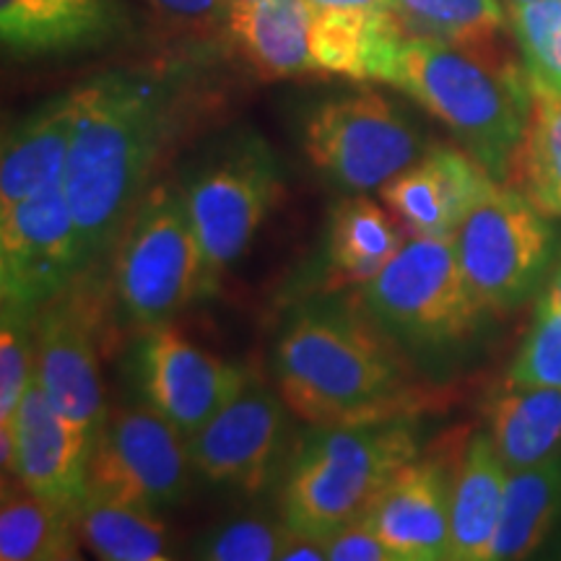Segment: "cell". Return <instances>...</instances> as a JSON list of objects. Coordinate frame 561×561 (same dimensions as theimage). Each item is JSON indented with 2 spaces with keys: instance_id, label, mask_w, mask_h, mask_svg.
I'll list each match as a JSON object with an SVG mask.
<instances>
[{
  "instance_id": "19",
  "label": "cell",
  "mask_w": 561,
  "mask_h": 561,
  "mask_svg": "<svg viewBox=\"0 0 561 561\" xmlns=\"http://www.w3.org/2000/svg\"><path fill=\"white\" fill-rule=\"evenodd\" d=\"M73 123V91H66L5 130L0 153V206L62 185Z\"/></svg>"
},
{
  "instance_id": "7",
  "label": "cell",
  "mask_w": 561,
  "mask_h": 561,
  "mask_svg": "<svg viewBox=\"0 0 561 561\" xmlns=\"http://www.w3.org/2000/svg\"><path fill=\"white\" fill-rule=\"evenodd\" d=\"M208 268L219 280L250 250L280 195V167L268 140L234 133L182 185Z\"/></svg>"
},
{
  "instance_id": "10",
  "label": "cell",
  "mask_w": 561,
  "mask_h": 561,
  "mask_svg": "<svg viewBox=\"0 0 561 561\" xmlns=\"http://www.w3.org/2000/svg\"><path fill=\"white\" fill-rule=\"evenodd\" d=\"M195 471L187 442L151 405L110 411L91 447L87 494L164 510L185 500Z\"/></svg>"
},
{
  "instance_id": "8",
  "label": "cell",
  "mask_w": 561,
  "mask_h": 561,
  "mask_svg": "<svg viewBox=\"0 0 561 561\" xmlns=\"http://www.w3.org/2000/svg\"><path fill=\"white\" fill-rule=\"evenodd\" d=\"M460 268L486 312L507 314L551 265L553 231L520 187L496 185L453 234Z\"/></svg>"
},
{
  "instance_id": "25",
  "label": "cell",
  "mask_w": 561,
  "mask_h": 561,
  "mask_svg": "<svg viewBox=\"0 0 561 561\" xmlns=\"http://www.w3.org/2000/svg\"><path fill=\"white\" fill-rule=\"evenodd\" d=\"M76 512L42 500L16 479L3 481L0 504V559L3 561H68L79 559Z\"/></svg>"
},
{
  "instance_id": "16",
  "label": "cell",
  "mask_w": 561,
  "mask_h": 561,
  "mask_svg": "<svg viewBox=\"0 0 561 561\" xmlns=\"http://www.w3.org/2000/svg\"><path fill=\"white\" fill-rule=\"evenodd\" d=\"M16 479L42 500L76 512L87 496L94 437L62 416L34 380L13 416Z\"/></svg>"
},
{
  "instance_id": "39",
  "label": "cell",
  "mask_w": 561,
  "mask_h": 561,
  "mask_svg": "<svg viewBox=\"0 0 561 561\" xmlns=\"http://www.w3.org/2000/svg\"><path fill=\"white\" fill-rule=\"evenodd\" d=\"M559 559H561V551H559Z\"/></svg>"
},
{
  "instance_id": "36",
  "label": "cell",
  "mask_w": 561,
  "mask_h": 561,
  "mask_svg": "<svg viewBox=\"0 0 561 561\" xmlns=\"http://www.w3.org/2000/svg\"><path fill=\"white\" fill-rule=\"evenodd\" d=\"M541 299H546V301H551V305L561 307V255H559L557 265H553V268H551L549 284H546Z\"/></svg>"
},
{
  "instance_id": "2",
  "label": "cell",
  "mask_w": 561,
  "mask_h": 561,
  "mask_svg": "<svg viewBox=\"0 0 561 561\" xmlns=\"http://www.w3.org/2000/svg\"><path fill=\"white\" fill-rule=\"evenodd\" d=\"M273 369L284 403L307 424L411 416L419 409L401 356L333 301H312L286 320Z\"/></svg>"
},
{
  "instance_id": "12",
  "label": "cell",
  "mask_w": 561,
  "mask_h": 561,
  "mask_svg": "<svg viewBox=\"0 0 561 561\" xmlns=\"http://www.w3.org/2000/svg\"><path fill=\"white\" fill-rule=\"evenodd\" d=\"M130 367L144 403L185 439L250 382L242 367L210 354L167 322L146 328L133 348Z\"/></svg>"
},
{
  "instance_id": "5",
  "label": "cell",
  "mask_w": 561,
  "mask_h": 561,
  "mask_svg": "<svg viewBox=\"0 0 561 561\" xmlns=\"http://www.w3.org/2000/svg\"><path fill=\"white\" fill-rule=\"evenodd\" d=\"M214 284L182 185L149 187L125 224L115 257V294L125 318L140 328L170 322Z\"/></svg>"
},
{
  "instance_id": "29",
  "label": "cell",
  "mask_w": 561,
  "mask_h": 561,
  "mask_svg": "<svg viewBox=\"0 0 561 561\" xmlns=\"http://www.w3.org/2000/svg\"><path fill=\"white\" fill-rule=\"evenodd\" d=\"M411 37L486 47L500 37L507 16L502 0H385Z\"/></svg>"
},
{
  "instance_id": "23",
  "label": "cell",
  "mask_w": 561,
  "mask_h": 561,
  "mask_svg": "<svg viewBox=\"0 0 561 561\" xmlns=\"http://www.w3.org/2000/svg\"><path fill=\"white\" fill-rule=\"evenodd\" d=\"M561 520V453L507 476L489 561L528 559Z\"/></svg>"
},
{
  "instance_id": "15",
  "label": "cell",
  "mask_w": 561,
  "mask_h": 561,
  "mask_svg": "<svg viewBox=\"0 0 561 561\" xmlns=\"http://www.w3.org/2000/svg\"><path fill=\"white\" fill-rule=\"evenodd\" d=\"M500 185L466 149L430 146L380 187V198L411 237H453Z\"/></svg>"
},
{
  "instance_id": "35",
  "label": "cell",
  "mask_w": 561,
  "mask_h": 561,
  "mask_svg": "<svg viewBox=\"0 0 561 561\" xmlns=\"http://www.w3.org/2000/svg\"><path fill=\"white\" fill-rule=\"evenodd\" d=\"M149 3L180 24L216 26L229 21L231 0H149Z\"/></svg>"
},
{
  "instance_id": "28",
  "label": "cell",
  "mask_w": 561,
  "mask_h": 561,
  "mask_svg": "<svg viewBox=\"0 0 561 561\" xmlns=\"http://www.w3.org/2000/svg\"><path fill=\"white\" fill-rule=\"evenodd\" d=\"M510 178L546 216L561 219V91L533 87L528 130Z\"/></svg>"
},
{
  "instance_id": "37",
  "label": "cell",
  "mask_w": 561,
  "mask_h": 561,
  "mask_svg": "<svg viewBox=\"0 0 561 561\" xmlns=\"http://www.w3.org/2000/svg\"><path fill=\"white\" fill-rule=\"evenodd\" d=\"M322 9H367V5H385V0H312Z\"/></svg>"
},
{
  "instance_id": "34",
  "label": "cell",
  "mask_w": 561,
  "mask_h": 561,
  "mask_svg": "<svg viewBox=\"0 0 561 561\" xmlns=\"http://www.w3.org/2000/svg\"><path fill=\"white\" fill-rule=\"evenodd\" d=\"M322 546H325V559L331 561H398L364 517L343 525Z\"/></svg>"
},
{
  "instance_id": "18",
  "label": "cell",
  "mask_w": 561,
  "mask_h": 561,
  "mask_svg": "<svg viewBox=\"0 0 561 561\" xmlns=\"http://www.w3.org/2000/svg\"><path fill=\"white\" fill-rule=\"evenodd\" d=\"M121 26L117 0H0V39L13 58L91 50Z\"/></svg>"
},
{
  "instance_id": "33",
  "label": "cell",
  "mask_w": 561,
  "mask_h": 561,
  "mask_svg": "<svg viewBox=\"0 0 561 561\" xmlns=\"http://www.w3.org/2000/svg\"><path fill=\"white\" fill-rule=\"evenodd\" d=\"M507 382L561 390V307L538 299L536 320L512 362Z\"/></svg>"
},
{
  "instance_id": "30",
  "label": "cell",
  "mask_w": 561,
  "mask_h": 561,
  "mask_svg": "<svg viewBox=\"0 0 561 561\" xmlns=\"http://www.w3.org/2000/svg\"><path fill=\"white\" fill-rule=\"evenodd\" d=\"M37 314L3 301L0 312V432L13 430L21 398L37 369Z\"/></svg>"
},
{
  "instance_id": "22",
  "label": "cell",
  "mask_w": 561,
  "mask_h": 561,
  "mask_svg": "<svg viewBox=\"0 0 561 561\" xmlns=\"http://www.w3.org/2000/svg\"><path fill=\"white\" fill-rule=\"evenodd\" d=\"M403 26L388 5L367 9H322L314 5L312 58L322 73L371 81L382 55L403 37Z\"/></svg>"
},
{
  "instance_id": "26",
  "label": "cell",
  "mask_w": 561,
  "mask_h": 561,
  "mask_svg": "<svg viewBox=\"0 0 561 561\" xmlns=\"http://www.w3.org/2000/svg\"><path fill=\"white\" fill-rule=\"evenodd\" d=\"M76 530L94 557L107 561L172 559L167 525L138 504L87 494L76 510Z\"/></svg>"
},
{
  "instance_id": "11",
  "label": "cell",
  "mask_w": 561,
  "mask_h": 561,
  "mask_svg": "<svg viewBox=\"0 0 561 561\" xmlns=\"http://www.w3.org/2000/svg\"><path fill=\"white\" fill-rule=\"evenodd\" d=\"M89 252L62 185L0 206V297L39 312L70 289Z\"/></svg>"
},
{
  "instance_id": "4",
  "label": "cell",
  "mask_w": 561,
  "mask_h": 561,
  "mask_svg": "<svg viewBox=\"0 0 561 561\" xmlns=\"http://www.w3.org/2000/svg\"><path fill=\"white\" fill-rule=\"evenodd\" d=\"M419 458V426L411 416L354 424H312L299 442L280 494L284 523L325 541L362 517L405 462Z\"/></svg>"
},
{
  "instance_id": "14",
  "label": "cell",
  "mask_w": 561,
  "mask_h": 561,
  "mask_svg": "<svg viewBox=\"0 0 561 561\" xmlns=\"http://www.w3.org/2000/svg\"><path fill=\"white\" fill-rule=\"evenodd\" d=\"M68 291L55 297L37 314L34 380L62 416L96 437L110 409L104 403L94 322L89 320L81 301Z\"/></svg>"
},
{
  "instance_id": "27",
  "label": "cell",
  "mask_w": 561,
  "mask_h": 561,
  "mask_svg": "<svg viewBox=\"0 0 561 561\" xmlns=\"http://www.w3.org/2000/svg\"><path fill=\"white\" fill-rule=\"evenodd\" d=\"M401 248V231L380 203L356 193L333 208L328 257L346 280L364 284L380 273Z\"/></svg>"
},
{
  "instance_id": "9",
  "label": "cell",
  "mask_w": 561,
  "mask_h": 561,
  "mask_svg": "<svg viewBox=\"0 0 561 561\" xmlns=\"http://www.w3.org/2000/svg\"><path fill=\"white\" fill-rule=\"evenodd\" d=\"M430 146L396 102L359 89L320 102L305 123V151L318 172L351 193L380 191Z\"/></svg>"
},
{
  "instance_id": "20",
  "label": "cell",
  "mask_w": 561,
  "mask_h": 561,
  "mask_svg": "<svg viewBox=\"0 0 561 561\" xmlns=\"http://www.w3.org/2000/svg\"><path fill=\"white\" fill-rule=\"evenodd\" d=\"M510 468L489 434H473L450 471V559L489 561Z\"/></svg>"
},
{
  "instance_id": "3",
  "label": "cell",
  "mask_w": 561,
  "mask_h": 561,
  "mask_svg": "<svg viewBox=\"0 0 561 561\" xmlns=\"http://www.w3.org/2000/svg\"><path fill=\"white\" fill-rule=\"evenodd\" d=\"M371 81L390 83L447 125L462 149L496 182L512 174L528 130V70L494 45L468 47L403 34L375 66Z\"/></svg>"
},
{
  "instance_id": "6",
  "label": "cell",
  "mask_w": 561,
  "mask_h": 561,
  "mask_svg": "<svg viewBox=\"0 0 561 561\" xmlns=\"http://www.w3.org/2000/svg\"><path fill=\"white\" fill-rule=\"evenodd\" d=\"M362 310L403 346H445L468 339L486 312L460 268L453 237H411L364 280Z\"/></svg>"
},
{
  "instance_id": "21",
  "label": "cell",
  "mask_w": 561,
  "mask_h": 561,
  "mask_svg": "<svg viewBox=\"0 0 561 561\" xmlns=\"http://www.w3.org/2000/svg\"><path fill=\"white\" fill-rule=\"evenodd\" d=\"M312 0H231L227 30L268 79L312 73Z\"/></svg>"
},
{
  "instance_id": "38",
  "label": "cell",
  "mask_w": 561,
  "mask_h": 561,
  "mask_svg": "<svg viewBox=\"0 0 561 561\" xmlns=\"http://www.w3.org/2000/svg\"><path fill=\"white\" fill-rule=\"evenodd\" d=\"M525 3H533V0H504V5H507L510 11L520 9V5H525Z\"/></svg>"
},
{
  "instance_id": "24",
  "label": "cell",
  "mask_w": 561,
  "mask_h": 561,
  "mask_svg": "<svg viewBox=\"0 0 561 561\" xmlns=\"http://www.w3.org/2000/svg\"><path fill=\"white\" fill-rule=\"evenodd\" d=\"M489 437L510 471L561 453V390L504 382L489 409Z\"/></svg>"
},
{
  "instance_id": "32",
  "label": "cell",
  "mask_w": 561,
  "mask_h": 561,
  "mask_svg": "<svg viewBox=\"0 0 561 561\" xmlns=\"http://www.w3.org/2000/svg\"><path fill=\"white\" fill-rule=\"evenodd\" d=\"M289 525L265 517H234L216 525L195 543V557L208 561H273L280 559Z\"/></svg>"
},
{
  "instance_id": "17",
  "label": "cell",
  "mask_w": 561,
  "mask_h": 561,
  "mask_svg": "<svg viewBox=\"0 0 561 561\" xmlns=\"http://www.w3.org/2000/svg\"><path fill=\"white\" fill-rule=\"evenodd\" d=\"M362 517L398 561L450 559V471L437 460L413 458Z\"/></svg>"
},
{
  "instance_id": "13",
  "label": "cell",
  "mask_w": 561,
  "mask_h": 561,
  "mask_svg": "<svg viewBox=\"0 0 561 561\" xmlns=\"http://www.w3.org/2000/svg\"><path fill=\"white\" fill-rule=\"evenodd\" d=\"M289 405L280 392L257 380L244 385L224 409L210 416L193 437L187 455L208 481L257 494L268 486L289 432Z\"/></svg>"
},
{
  "instance_id": "31",
  "label": "cell",
  "mask_w": 561,
  "mask_h": 561,
  "mask_svg": "<svg viewBox=\"0 0 561 561\" xmlns=\"http://www.w3.org/2000/svg\"><path fill=\"white\" fill-rule=\"evenodd\" d=\"M510 19L533 87L561 91V0H533Z\"/></svg>"
},
{
  "instance_id": "1",
  "label": "cell",
  "mask_w": 561,
  "mask_h": 561,
  "mask_svg": "<svg viewBox=\"0 0 561 561\" xmlns=\"http://www.w3.org/2000/svg\"><path fill=\"white\" fill-rule=\"evenodd\" d=\"M70 91L76 123L62 193L94 261L144 198L178 115L164 83L128 70L94 76Z\"/></svg>"
}]
</instances>
